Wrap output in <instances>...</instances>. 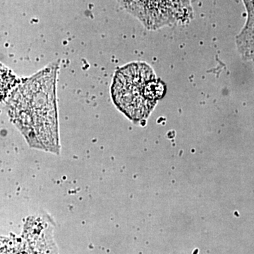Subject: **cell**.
Masks as SVG:
<instances>
[{
	"mask_svg": "<svg viewBox=\"0 0 254 254\" xmlns=\"http://www.w3.org/2000/svg\"><path fill=\"white\" fill-rule=\"evenodd\" d=\"M111 89L115 104L135 123L148 118L160 100L158 78L144 63H131L119 69Z\"/></svg>",
	"mask_w": 254,
	"mask_h": 254,
	"instance_id": "cell-2",
	"label": "cell"
},
{
	"mask_svg": "<svg viewBox=\"0 0 254 254\" xmlns=\"http://www.w3.org/2000/svg\"><path fill=\"white\" fill-rule=\"evenodd\" d=\"M58 65L27 78L8 97V114L32 147L59 153L60 144L56 100Z\"/></svg>",
	"mask_w": 254,
	"mask_h": 254,
	"instance_id": "cell-1",
	"label": "cell"
},
{
	"mask_svg": "<svg viewBox=\"0 0 254 254\" xmlns=\"http://www.w3.org/2000/svg\"><path fill=\"white\" fill-rule=\"evenodd\" d=\"M1 254H58L55 245L19 242L10 246Z\"/></svg>",
	"mask_w": 254,
	"mask_h": 254,
	"instance_id": "cell-4",
	"label": "cell"
},
{
	"mask_svg": "<svg viewBox=\"0 0 254 254\" xmlns=\"http://www.w3.org/2000/svg\"><path fill=\"white\" fill-rule=\"evenodd\" d=\"M246 9L247 19L237 36V46L244 60H254V6Z\"/></svg>",
	"mask_w": 254,
	"mask_h": 254,
	"instance_id": "cell-3",
	"label": "cell"
}]
</instances>
